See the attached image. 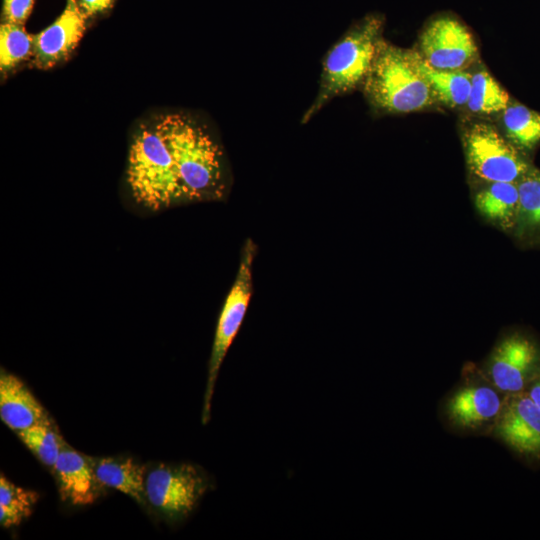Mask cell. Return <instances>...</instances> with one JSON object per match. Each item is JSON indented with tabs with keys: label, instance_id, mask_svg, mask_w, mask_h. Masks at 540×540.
Instances as JSON below:
<instances>
[{
	"label": "cell",
	"instance_id": "7c38bea8",
	"mask_svg": "<svg viewBox=\"0 0 540 540\" xmlns=\"http://www.w3.org/2000/svg\"><path fill=\"white\" fill-rule=\"evenodd\" d=\"M86 18L76 0H67V5L57 20L34 35V65L40 69H48L64 60L81 39Z\"/></svg>",
	"mask_w": 540,
	"mask_h": 540
},
{
	"label": "cell",
	"instance_id": "d6986e66",
	"mask_svg": "<svg viewBox=\"0 0 540 540\" xmlns=\"http://www.w3.org/2000/svg\"><path fill=\"white\" fill-rule=\"evenodd\" d=\"M508 92L484 67L471 73V87L466 110L477 116L500 114L510 103Z\"/></svg>",
	"mask_w": 540,
	"mask_h": 540
},
{
	"label": "cell",
	"instance_id": "277c9868",
	"mask_svg": "<svg viewBox=\"0 0 540 540\" xmlns=\"http://www.w3.org/2000/svg\"><path fill=\"white\" fill-rule=\"evenodd\" d=\"M127 182L135 201L150 210L184 202L173 158L162 137L143 127L129 150Z\"/></svg>",
	"mask_w": 540,
	"mask_h": 540
},
{
	"label": "cell",
	"instance_id": "4fadbf2b",
	"mask_svg": "<svg viewBox=\"0 0 540 540\" xmlns=\"http://www.w3.org/2000/svg\"><path fill=\"white\" fill-rule=\"evenodd\" d=\"M0 417L16 432L51 422L45 408L25 383L3 369L0 374Z\"/></svg>",
	"mask_w": 540,
	"mask_h": 540
},
{
	"label": "cell",
	"instance_id": "ffe728a7",
	"mask_svg": "<svg viewBox=\"0 0 540 540\" xmlns=\"http://www.w3.org/2000/svg\"><path fill=\"white\" fill-rule=\"evenodd\" d=\"M517 185L519 214L513 233L517 238L540 236V171L534 168Z\"/></svg>",
	"mask_w": 540,
	"mask_h": 540
},
{
	"label": "cell",
	"instance_id": "30bf717a",
	"mask_svg": "<svg viewBox=\"0 0 540 540\" xmlns=\"http://www.w3.org/2000/svg\"><path fill=\"white\" fill-rule=\"evenodd\" d=\"M415 50L427 64L440 70H466L479 58L471 31L448 15L438 16L425 25Z\"/></svg>",
	"mask_w": 540,
	"mask_h": 540
},
{
	"label": "cell",
	"instance_id": "e0dca14e",
	"mask_svg": "<svg viewBox=\"0 0 540 540\" xmlns=\"http://www.w3.org/2000/svg\"><path fill=\"white\" fill-rule=\"evenodd\" d=\"M416 56L418 67L429 83L438 105L465 109L470 93L471 73L466 70L436 69L427 64L417 51Z\"/></svg>",
	"mask_w": 540,
	"mask_h": 540
},
{
	"label": "cell",
	"instance_id": "ba28073f",
	"mask_svg": "<svg viewBox=\"0 0 540 540\" xmlns=\"http://www.w3.org/2000/svg\"><path fill=\"white\" fill-rule=\"evenodd\" d=\"M507 394L498 390L479 371L466 378L447 397L444 416L454 429L467 433H489L503 408Z\"/></svg>",
	"mask_w": 540,
	"mask_h": 540
},
{
	"label": "cell",
	"instance_id": "cb8c5ba5",
	"mask_svg": "<svg viewBox=\"0 0 540 540\" xmlns=\"http://www.w3.org/2000/svg\"><path fill=\"white\" fill-rule=\"evenodd\" d=\"M34 0H4L3 15L6 22L23 25L29 17Z\"/></svg>",
	"mask_w": 540,
	"mask_h": 540
},
{
	"label": "cell",
	"instance_id": "6da1fadb",
	"mask_svg": "<svg viewBox=\"0 0 540 540\" xmlns=\"http://www.w3.org/2000/svg\"><path fill=\"white\" fill-rule=\"evenodd\" d=\"M155 131L173 158L183 200H214L225 190L222 154L200 126L182 115L160 117Z\"/></svg>",
	"mask_w": 540,
	"mask_h": 540
},
{
	"label": "cell",
	"instance_id": "8992f818",
	"mask_svg": "<svg viewBox=\"0 0 540 540\" xmlns=\"http://www.w3.org/2000/svg\"><path fill=\"white\" fill-rule=\"evenodd\" d=\"M255 250L254 243L247 240L243 247L236 279L225 299L218 318L204 395L203 424H206L210 417L211 400L220 367L240 329L252 295V264Z\"/></svg>",
	"mask_w": 540,
	"mask_h": 540
},
{
	"label": "cell",
	"instance_id": "9a60e30c",
	"mask_svg": "<svg viewBox=\"0 0 540 540\" xmlns=\"http://www.w3.org/2000/svg\"><path fill=\"white\" fill-rule=\"evenodd\" d=\"M474 207L488 223L504 232H514L519 214L516 182H490L476 186Z\"/></svg>",
	"mask_w": 540,
	"mask_h": 540
},
{
	"label": "cell",
	"instance_id": "44dd1931",
	"mask_svg": "<svg viewBox=\"0 0 540 540\" xmlns=\"http://www.w3.org/2000/svg\"><path fill=\"white\" fill-rule=\"evenodd\" d=\"M38 494L0 477V524L8 528L19 525L31 512Z\"/></svg>",
	"mask_w": 540,
	"mask_h": 540
},
{
	"label": "cell",
	"instance_id": "7a4b0ae2",
	"mask_svg": "<svg viewBox=\"0 0 540 540\" xmlns=\"http://www.w3.org/2000/svg\"><path fill=\"white\" fill-rule=\"evenodd\" d=\"M366 99L380 113L404 114L438 105L421 73L416 51L383 39L362 85Z\"/></svg>",
	"mask_w": 540,
	"mask_h": 540
},
{
	"label": "cell",
	"instance_id": "603a6c76",
	"mask_svg": "<svg viewBox=\"0 0 540 540\" xmlns=\"http://www.w3.org/2000/svg\"><path fill=\"white\" fill-rule=\"evenodd\" d=\"M20 440L46 466L55 465L64 445L52 422L33 425L17 432Z\"/></svg>",
	"mask_w": 540,
	"mask_h": 540
},
{
	"label": "cell",
	"instance_id": "3957f363",
	"mask_svg": "<svg viewBox=\"0 0 540 540\" xmlns=\"http://www.w3.org/2000/svg\"><path fill=\"white\" fill-rule=\"evenodd\" d=\"M384 20L368 15L351 27L327 52L323 60L317 96L302 118L309 121L333 98L362 87L384 39Z\"/></svg>",
	"mask_w": 540,
	"mask_h": 540
},
{
	"label": "cell",
	"instance_id": "d4e9b609",
	"mask_svg": "<svg viewBox=\"0 0 540 540\" xmlns=\"http://www.w3.org/2000/svg\"><path fill=\"white\" fill-rule=\"evenodd\" d=\"M115 0H79V6L86 17L110 8Z\"/></svg>",
	"mask_w": 540,
	"mask_h": 540
},
{
	"label": "cell",
	"instance_id": "5b68a950",
	"mask_svg": "<svg viewBox=\"0 0 540 540\" xmlns=\"http://www.w3.org/2000/svg\"><path fill=\"white\" fill-rule=\"evenodd\" d=\"M466 167L473 183L519 182L534 168L498 127L486 120H475L462 127Z\"/></svg>",
	"mask_w": 540,
	"mask_h": 540
},
{
	"label": "cell",
	"instance_id": "484cf974",
	"mask_svg": "<svg viewBox=\"0 0 540 540\" xmlns=\"http://www.w3.org/2000/svg\"><path fill=\"white\" fill-rule=\"evenodd\" d=\"M524 392L540 407V374L529 384Z\"/></svg>",
	"mask_w": 540,
	"mask_h": 540
},
{
	"label": "cell",
	"instance_id": "ac0fdd59",
	"mask_svg": "<svg viewBox=\"0 0 540 540\" xmlns=\"http://www.w3.org/2000/svg\"><path fill=\"white\" fill-rule=\"evenodd\" d=\"M499 115V130L524 155L540 143V113L511 102Z\"/></svg>",
	"mask_w": 540,
	"mask_h": 540
},
{
	"label": "cell",
	"instance_id": "8fae6325",
	"mask_svg": "<svg viewBox=\"0 0 540 540\" xmlns=\"http://www.w3.org/2000/svg\"><path fill=\"white\" fill-rule=\"evenodd\" d=\"M527 459H540V407L526 392L507 395L491 432Z\"/></svg>",
	"mask_w": 540,
	"mask_h": 540
},
{
	"label": "cell",
	"instance_id": "9c48e42d",
	"mask_svg": "<svg viewBox=\"0 0 540 540\" xmlns=\"http://www.w3.org/2000/svg\"><path fill=\"white\" fill-rule=\"evenodd\" d=\"M480 371L504 394L524 392L540 374V346L527 335L510 333L495 345Z\"/></svg>",
	"mask_w": 540,
	"mask_h": 540
},
{
	"label": "cell",
	"instance_id": "7402d4cb",
	"mask_svg": "<svg viewBox=\"0 0 540 540\" xmlns=\"http://www.w3.org/2000/svg\"><path fill=\"white\" fill-rule=\"evenodd\" d=\"M33 37L23 25L6 22L0 27V66L10 70L33 53Z\"/></svg>",
	"mask_w": 540,
	"mask_h": 540
},
{
	"label": "cell",
	"instance_id": "52a82bcc",
	"mask_svg": "<svg viewBox=\"0 0 540 540\" xmlns=\"http://www.w3.org/2000/svg\"><path fill=\"white\" fill-rule=\"evenodd\" d=\"M208 488L205 474L191 464L159 465L145 478L146 499L172 521L187 517Z\"/></svg>",
	"mask_w": 540,
	"mask_h": 540
},
{
	"label": "cell",
	"instance_id": "2e32d148",
	"mask_svg": "<svg viewBox=\"0 0 540 540\" xmlns=\"http://www.w3.org/2000/svg\"><path fill=\"white\" fill-rule=\"evenodd\" d=\"M100 485L116 489L145 504V468L133 459L90 458Z\"/></svg>",
	"mask_w": 540,
	"mask_h": 540
},
{
	"label": "cell",
	"instance_id": "5bb4252c",
	"mask_svg": "<svg viewBox=\"0 0 540 540\" xmlns=\"http://www.w3.org/2000/svg\"><path fill=\"white\" fill-rule=\"evenodd\" d=\"M59 483L61 498L74 505H88L98 495L96 478L91 460L65 443L53 466Z\"/></svg>",
	"mask_w": 540,
	"mask_h": 540
}]
</instances>
